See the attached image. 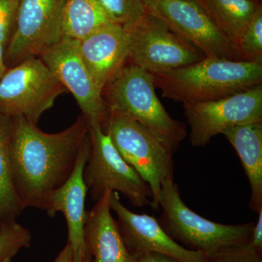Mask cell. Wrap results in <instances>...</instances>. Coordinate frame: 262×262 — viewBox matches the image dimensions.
<instances>
[{
    "instance_id": "obj_1",
    "label": "cell",
    "mask_w": 262,
    "mask_h": 262,
    "mask_svg": "<svg viewBox=\"0 0 262 262\" xmlns=\"http://www.w3.org/2000/svg\"><path fill=\"white\" fill-rule=\"evenodd\" d=\"M12 177L23 210L45 211L50 194L72 175L89 136L83 116L61 132L48 134L23 117H11Z\"/></svg>"
},
{
    "instance_id": "obj_2",
    "label": "cell",
    "mask_w": 262,
    "mask_h": 262,
    "mask_svg": "<svg viewBox=\"0 0 262 262\" xmlns=\"http://www.w3.org/2000/svg\"><path fill=\"white\" fill-rule=\"evenodd\" d=\"M163 97L177 102L215 101L262 82V63L206 57L176 70L154 74Z\"/></svg>"
},
{
    "instance_id": "obj_3",
    "label": "cell",
    "mask_w": 262,
    "mask_h": 262,
    "mask_svg": "<svg viewBox=\"0 0 262 262\" xmlns=\"http://www.w3.org/2000/svg\"><path fill=\"white\" fill-rule=\"evenodd\" d=\"M152 74L124 65L103 90L108 110L126 115L146 127L173 152L187 135L185 125L167 113L155 92Z\"/></svg>"
},
{
    "instance_id": "obj_4",
    "label": "cell",
    "mask_w": 262,
    "mask_h": 262,
    "mask_svg": "<svg viewBox=\"0 0 262 262\" xmlns=\"http://www.w3.org/2000/svg\"><path fill=\"white\" fill-rule=\"evenodd\" d=\"M159 206L162 215L158 221L166 233L184 248L204 253L208 258L247 244L254 226L253 222L223 225L203 218L184 203L173 179L162 184Z\"/></svg>"
},
{
    "instance_id": "obj_5",
    "label": "cell",
    "mask_w": 262,
    "mask_h": 262,
    "mask_svg": "<svg viewBox=\"0 0 262 262\" xmlns=\"http://www.w3.org/2000/svg\"><path fill=\"white\" fill-rule=\"evenodd\" d=\"M103 131L122 158L149 186L151 206L159 211L162 184L173 179V150L139 122L112 110Z\"/></svg>"
},
{
    "instance_id": "obj_6",
    "label": "cell",
    "mask_w": 262,
    "mask_h": 262,
    "mask_svg": "<svg viewBox=\"0 0 262 262\" xmlns=\"http://www.w3.org/2000/svg\"><path fill=\"white\" fill-rule=\"evenodd\" d=\"M66 91L39 57L27 58L8 69L0 80V114L37 125Z\"/></svg>"
},
{
    "instance_id": "obj_7",
    "label": "cell",
    "mask_w": 262,
    "mask_h": 262,
    "mask_svg": "<svg viewBox=\"0 0 262 262\" xmlns=\"http://www.w3.org/2000/svg\"><path fill=\"white\" fill-rule=\"evenodd\" d=\"M91 151L84 166V184L94 201L106 189L122 194L134 207L151 206L149 186L122 158L100 127H89Z\"/></svg>"
},
{
    "instance_id": "obj_8",
    "label": "cell",
    "mask_w": 262,
    "mask_h": 262,
    "mask_svg": "<svg viewBox=\"0 0 262 262\" xmlns=\"http://www.w3.org/2000/svg\"><path fill=\"white\" fill-rule=\"evenodd\" d=\"M126 30L127 61L152 75L187 67L206 57L151 13Z\"/></svg>"
},
{
    "instance_id": "obj_9",
    "label": "cell",
    "mask_w": 262,
    "mask_h": 262,
    "mask_svg": "<svg viewBox=\"0 0 262 262\" xmlns=\"http://www.w3.org/2000/svg\"><path fill=\"white\" fill-rule=\"evenodd\" d=\"M66 0H20L13 34L5 48L7 67L39 57L63 38Z\"/></svg>"
},
{
    "instance_id": "obj_10",
    "label": "cell",
    "mask_w": 262,
    "mask_h": 262,
    "mask_svg": "<svg viewBox=\"0 0 262 262\" xmlns=\"http://www.w3.org/2000/svg\"><path fill=\"white\" fill-rule=\"evenodd\" d=\"M183 107L191 144L203 147L230 127L262 124V84L215 101L184 103Z\"/></svg>"
},
{
    "instance_id": "obj_11",
    "label": "cell",
    "mask_w": 262,
    "mask_h": 262,
    "mask_svg": "<svg viewBox=\"0 0 262 262\" xmlns=\"http://www.w3.org/2000/svg\"><path fill=\"white\" fill-rule=\"evenodd\" d=\"M147 13L192 43L206 57L237 61L235 50L201 0H144Z\"/></svg>"
},
{
    "instance_id": "obj_12",
    "label": "cell",
    "mask_w": 262,
    "mask_h": 262,
    "mask_svg": "<svg viewBox=\"0 0 262 262\" xmlns=\"http://www.w3.org/2000/svg\"><path fill=\"white\" fill-rule=\"evenodd\" d=\"M39 57L73 95L89 127H100L103 130L110 110L81 57L79 41L63 37Z\"/></svg>"
},
{
    "instance_id": "obj_13",
    "label": "cell",
    "mask_w": 262,
    "mask_h": 262,
    "mask_svg": "<svg viewBox=\"0 0 262 262\" xmlns=\"http://www.w3.org/2000/svg\"><path fill=\"white\" fill-rule=\"evenodd\" d=\"M110 207L129 252L139 258L149 253L166 255L182 262H206L204 253L184 248L166 233L154 216L134 213L122 204L119 193L113 192Z\"/></svg>"
},
{
    "instance_id": "obj_14",
    "label": "cell",
    "mask_w": 262,
    "mask_h": 262,
    "mask_svg": "<svg viewBox=\"0 0 262 262\" xmlns=\"http://www.w3.org/2000/svg\"><path fill=\"white\" fill-rule=\"evenodd\" d=\"M91 151L90 136L81 146L75 169L70 178L50 194L46 209L48 216L61 213L68 227V242L74 253L87 251L84 241L86 213L85 200L88 188L84 184L83 171Z\"/></svg>"
},
{
    "instance_id": "obj_15",
    "label": "cell",
    "mask_w": 262,
    "mask_h": 262,
    "mask_svg": "<svg viewBox=\"0 0 262 262\" xmlns=\"http://www.w3.org/2000/svg\"><path fill=\"white\" fill-rule=\"evenodd\" d=\"M79 49L95 83L103 92L127 61L126 29L118 24H108L79 41Z\"/></svg>"
},
{
    "instance_id": "obj_16",
    "label": "cell",
    "mask_w": 262,
    "mask_h": 262,
    "mask_svg": "<svg viewBox=\"0 0 262 262\" xmlns=\"http://www.w3.org/2000/svg\"><path fill=\"white\" fill-rule=\"evenodd\" d=\"M112 192L105 190L86 213L84 241L91 262H140L129 252L112 214Z\"/></svg>"
},
{
    "instance_id": "obj_17",
    "label": "cell",
    "mask_w": 262,
    "mask_h": 262,
    "mask_svg": "<svg viewBox=\"0 0 262 262\" xmlns=\"http://www.w3.org/2000/svg\"><path fill=\"white\" fill-rule=\"evenodd\" d=\"M222 134L238 155L251 186L248 207L258 213L262 210V124L237 125Z\"/></svg>"
},
{
    "instance_id": "obj_18",
    "label": "cell",
    "mask_w": 262,
    "mask_h": 262,
    "mask_svg": "<svg viewBox=\"0 0 262 262\" xmlns=\"http://www.w3.org/2000/svg\"><path fill=\"white\" fill-rule=\"evenodd\" d=\"M222 34L236 47L261 6L255 0H201ZM237 55V54H236Z\"/></svg>"
},
{
    "instance_id": "obj_19",
    "label": "cell",
    "mask_w": 262,
    "mask_h": 262,
    "mask_svg": "<svg viewBox=\"0 0 262 262\" xmlns=\"http://www.w3.org/2000/svg\"><path fill=\"white\" fill-rule=\"evenodd\" d=\"M112 23L99 0H66L63 37L81 41Z\"/></svg>"
},
{
    "instance_id": "obj_20",
    "label": "cell",
    "mask_w": 262,
    "mask_h": 262,
    "mask_svg": "<svg viewBox=\"0 0 262 262\" xmlns=\"http://www.w3.org/2000/svg\"><path fill=\"white\" fill-rule=\"evenodd\" d=\"M11 117L0 114V227L15 221L24 211L15 193L12 177Z\"/></svg>"
},
{
    "instance_id": "obj_21",
    "label": "cell",
    "mask_w": 262,
    "mask_h": 262,
    "mask_svg": "<svg viewBox=\"0 0 262 262\" xmlns=\"http://www.w3.org/2000/svg\"><path fill=\"white\" fill-rule=\"evenodd\" d=\"M30 231L17 222L5 223L0 227V262H12L24 248L31 247Z\"/></svg>"
},
{
    "instance_id": "obj_22",
    "label": "cell",
    "mask_w": 262,
    "mask_h": 262,
    "mask_svg": "<svg viewBox=\"0 0 262 262\" xmlns=\"http://www.w3.org/2000/svg\"><path fill=\"white\" fill-rule=\"evenodd\" d=\"M237 61L262 63V8L260 7L236 47Z\"/></svg>"
},
{
    "instance_id": "obj_23",
    "label": "cell",
    "mask_w": 262,
    "mask_h": 262,
    "mask_svg": "<svg viewBox=\"0 0 262 262\" xmlns=\"http://www.w3.org/2000/svg\"><path fill=\"white\" fill-rule=\"evenodd\" d=\"M114 23L128 28L146 14L144 0H99Z\"/></svg>"
},
{
    "instance_id": "obj_24",
    "label": "cell",
    "mask_w": 262,
    "mask_h": 262,
    "mask_svg": "<svg viewBox=\"0 0 262 262\" xmlns=\"http://www.w3.org/2000/svg\"><path fill=\"white\" fill-rule=\"evenodd\" d=\"M20 0H0V44L9 42L16 21Z\"/></svg>"
},
{
    "instance_id": "obj_25",
    "label": "cell",
    "mask_w": 262,
    "mask_h": 262,
    "mask_svg": "<svg viewBox=\"0 0 262 262\" xmlns=\"http://www.w3.org/2000/svg\"><path fill=\"white\" fill-rule=\"evenodd\" d=\"M206 262H262V254L246 244L217 253Z\"/></svg>"
},
{
    "instance_id": "obj_26",
    "label": "cell",
    "mask_w": 262,
    "mask_h": 262,
    "mask_svg": "<svg viewBox=\"0 0 262 262\" xmlns=\"http://www.w3.org/2000/svg\"><path fill=\"white\" fill-rule=\"evenodd\" d=\"M256 223H254L248 246L262 254V210L258 212Z\"/></svg>"
},
{
    "instance_id": "obj_27",
    "label": "cell",
    "mask_w": 262,
    "mask_h": 262,
    "mask_svg": "<svg viewBox=\"0 0 262 262\" xmlns=\"http://www.w3.org/2000/svg\"><path fill=\"white\" fill-rule=\"evenodd\" d=\"M140 262H182L166 255L157 253H149L139 258Z\"/></svg>"
},
{
    "instance_id": "obj_28",
    "label": "cell",
    "mask_w": 262,
    "mask_h": 262,
    "mask_svg": "<svg viewBox=\"0 0 262 262\" xmlns=\"http://www.w3.org/2000/svg\"><path fill=\"white\" fill-rule=\"evenodd\" d=\"M73 249L70 244L67 243L65 247L60 251L53 262H72L73 261Z\"/></svg>"
},
{
    "instance_id": "obj_29",
    "label": "cell",
    "mask_w": 262,
    "mask_h": 262,
    "mask_svg": "<svg viewBox=\"0 0 262 262\" xmlns=\"http://www.w3.org/2000/svg\"><path fill=\"white\" fill-rule=\"evenodd\" d=\"M5 48L3 45L0 44V80L3 78L5 72L8 70L5 59Z\"/></svg>"
},
{
    "instance_id": "obj_30",
    "label": "cell",
    "mask_w": 262,
    "mask_h": 262,
    "mask_svg": "<svg viewBox=\"0 0 262 262\" xmlns=\"http://www.w3.org/2000/svg\"><path fill=\"white\" fill-rule=\"evenodd\" d=\"M72 262H91V258L89 252L74 253L73 261Z\"/></svg>"
},
{
    "instance_id": "obj_31",
    "label": "cell",
    "mask_w": 262,
    "mask_h": 262,
    "mask_svg": "<svg viewBox=\"0 0 262 262\" xmlns=\"http://www.w3.org/2000/svg\"><path fill=\"white\" fill-rule=\"evenodd\" d=\"M255 1L259 2V0H255Z\"/></svg>"
},
{
    "instance_id": "obj_32",
    "label": "cell",
    "mask_w": 262,
    "mask_h": 262,
    "mask_svg": "<svg viewBox=\"0 0 262 262\" xmlns=\"http://www.w3.org/2000/svg\"></svg>"
}]
</instances>
